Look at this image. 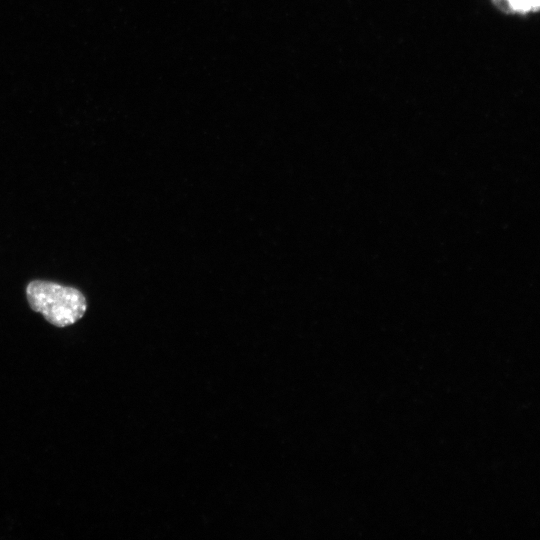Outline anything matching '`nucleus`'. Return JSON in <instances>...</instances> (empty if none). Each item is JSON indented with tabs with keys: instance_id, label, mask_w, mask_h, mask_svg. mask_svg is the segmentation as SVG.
<instances>
[{
	"instance_id": "f257e3e1",
	"label": "nucleus",
	"mask_w": 540,
	"mask_h": 540,
	"mask_svg": "<svg viewBox=\"0 0 540 540\" xmlns=\"http://www.w3.org/2000/svg\"><path fill=\"white\" fill-rule=\"evenodd\" d=\"M32 310L54 326L66 327L80 320L87 309L84 295L76 288L35 280L26 288Z\"/></svg>"
},
{
	"instance_id": "f03ea898",
	"label": "nucleus",
	"mask_w": 540,
	"mask_h": 540,
	"mask_svg": "<svg viewBox=\"0 0 540 540\" xmlns=\"http://www.w3.org/2000/svg\"><path fill=\"white\" fill-rule=\"evenodd\" d=\"M493 2L506 13L527 14L538 11L540 7V0H493Z\"/></svg>"
}]
</instances>
